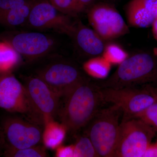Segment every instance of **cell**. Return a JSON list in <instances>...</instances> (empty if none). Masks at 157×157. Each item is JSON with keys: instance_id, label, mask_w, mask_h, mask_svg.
Wrapping results in <instances>:
<instances>
[{"instance_id": "1", "label": "cell", "mask_w": 157, "mask_h": 157, "mask_svg": "<svg viewBox=\"0 0 157 157\" xmlns=\"http://www.w3.org/2000/svg\"><path fill=\"white\" fill-rule=\"evenodd\" d=\"M104 103L100 87L87 77L61 97L58 117L70 135L83 128Z\"/></svg>"}, {"instance_id": "2", "label": "cell", "mask_w": 157, "mask_h": 157, "mask_svg": "<svg viewBox=\"0 0 157 157\" xmlns=\"http://www.w3.org/2000/svg\"><path fill=\"white\" fill-rule=\"evenodd\" d=\"M155 82H157V58L153 54L141 51L128 56L112 75L95 83L101 88L120 89Z\"/></svg>"}, {"instance_id": "3", "label": "cell", "mask_w": 157, "mask_h": 157, "mask_svg": "<svg viewBox=\"0 0 157 157\" xmlns=\"http://www.w3.org/2000/svg\"><path fill=\"white\" fill-rule=\"evenodd\" d=\"M123 115L121 107L112 104L100 108L83 128L98 157H113Z\"/></svg>"}, {"instance_id": "4", "label": "cell", "mask_w": 157, "mask_h": 157, "mask_svg": "<svg viewBox=\"0 0 157 157\" xmlns=\"http://www.w3.org/2000/svg\"><path fill=\"white\" fill-rule=\"evenodd\" d=\"M156 131L137 117L122 118L113 157H142Z\"/></svg>"}, {"instance_id": "5", "label": "cell", "mask_w": 157, "mask_h": 157, "mask_svg": "<svg viewBox=\"0 0 157 157\" xmlns=\"http://www.w3.org/2000/svg\"><path fill=\"white\" fill-rule=\"evenodd\" d=\"M0 109L45 124L29 98L24 85L10 73L0 76Z\"/></svg>"}, {"instance_id": "6", "label": "cell", "mask_w": 157, "mask_h": 157, "mask_svg": "<svg viewBox=\"0 0 157 157\" xmlns=\"http://www.w3.org/2000/svg\"><path fill=\"white\" fill-rule=\"evenodd\" d=\"M10 113L0 121L5 142L3 148L22 149L39 145L42 141V125L22 116Z\"/></svg>"}, {"instance_id": "7", "label": "cell", "mask_w": 157, "mask_h": 157, "mask_svg": "<svg viewBox=\"0 0 157 157\" xmlns=\"http://www.w3.org/2000/svg\"><path fill=\"white\" fill-rule=\"evenodd\" d=\"M148 86L100 88L104 103L119 106L123 112L122 118H128L134 117L157 101Z\"/></svg>"}, {"instance_id": "8", "label": "cell", "mask_w": 157, "mask_h": 157, "mask_svg": "<svg viewBox=\"0 0 157 157\" xmlns=\"http://www.w3.org/2000/svg\"><path fill=\"white\" fill-rule=\"evenodd\" d=\"M86 13L93 29L106 42L130 33L124 18L112 4L100 1L90 8Z\"/></svg>"}, {"instance_id": "9", "label": "cell", "mask_w": 157, "mask_h": 157, "mask_svg": "<svg viewBox=\"0 0 157 157\" xmlns=\"http://www.w3.org/2000/svg\"><path fill=\"white\" fill-rule=\"evenodd\" d=\"M73 18L58 11L48 0H36L33 4L27 21L34 28L52 29L71 37L76 23Z\"/></svg>"}, {"instance_id": "10", "label": "cell", "mask_w": 157, "mask_h": 157, "mask_svg": "<svg viewBox=\"0 0 157 157\" xmlns=\"http://www.w3.org/2000/svg\"><path fill=\"white\" fill-rule=\"evenodd\" d=\"M23 84L34 108L43 118L45 124L58 117L61 97L57 93L36 75L26 78Z\"/></svg>"}, {"instance_id": "11", "label": "cell", "mask_w": 157, "mask_h": 157, "mask_svg": "<svg viewBox=\"0 0 157 157\" xmlns=\"http://www.w3.org/2000/svg\"><path fill=\"white\" fill-rule=\"evenodd\" d=\"M36 74L60 97L86 77L77 65L69 61L52 63L37 71Z\"/></svg>"}, {"instance_id": "12", "label": "cell", "mask_w": 157, "mask_h": 157, "mask_svg": "<svg viewBox=\"0 0 157 157\" xmlns=\"http://www.w3.org/2000/svg\"><path fill=\"white\" fill-rule=\"evenodd\" d=\"M19 55L29 59L39 58L48 53L53 47L52 40L42 33H21L9 42Z\"/></svg>"}, {"instance_id": "13", "label": "cell", "mask_w": 157, "mask_h": 157, "mask_svg": "<svg viewBox=\"0 0 157 157\" xmlns=\"http://www.w3.org/2000/svg\"><path fill=\"white\" fill-rule=\"evenodd\" d=\"M70 37L79 51L90 59L102 56L107 43L93 29L84 25L80 20L76 21Z\"/></svg>"}, {"instance_id": "14", "label": "cell", "mask_w": 157, "mask_h": 157, "mask_svg": "<svg viewBox=\"0 0 157 157\" xmlns=\"http://www.w3.org/2000/svg\"><path fill=\"white\" fill-rule=\"evenodd\" d=\"M124 10L130 26L149 27L157 17V0H131Z\"/></svg>"}, {"instance_id": "15", "label": "cell", "mask_w": 157, "mask_h": 157, "mask_svg": "<svg viewBox=\"0 0 157 157\" xmlns=\"http://www.w3.org/2000/svg\"><path fill=\"white\" fill-rule=\"evenodd\" d=\"M66 133V129L61 124L54 120L49 121L45 124L42 141L46 147L56 148L63 142Z\"/></svg>"}, {"instance_id": "16", "label": "cell", "mask_w": 157, "mask_h": 157, "mask_svg": "<svg viewBox=\"0 0 157 157\" xmlns=\"http://www.w3.org/2000/svg\"><path fill=\"white\" fill-rule=\"evenodd\" d=\"M34 2L29 1L23 6L10 9L0 19V24L12 26L23 24L28 19Z\"/></svg>"}, {"instance_id": "17", "label": "cell", "mask_w": 157, "mask_h": 157, "mask_svg": "<svg viewBox=\"0 0 157 157\" xmlns=\"http://www.w3.org/2000/svg\"><path fill=\"white\" fill-rule=\"evenodd\" d=\"M19 60V54L9 42H0V73H9Z\"/></svg>"}, {"instance_id": "18", "label": "cell", "mask_w": 157, "mask_h": 157, "mask_svg": "<svg viewBox=\"0 0 157 157\" xmlns=\"http://www.w3.org/2000/svg\"><path fill=\"white\" fill-rule=\"evenodd\" d=\"M51 4L63 14L77 17L86 11L77 0H48Z\"/></svg>"}, {"instance_id": "19", "label": "cell", "mask_w": 157, "mask_h": 157, "mask_svg": "<svg viewBox=\"0 0 157 157\" xmlns=\"http://www.w3.org/2000/svg\"><path fill=\"white\" fill-rule=\"evenodd\" d=\"M108 62L102 56L90 59L85 63L83 68L92 76L102 77L107 74L109 69Z\"/></svg>"}, {"instance_id": "20", "label": "cell", "mask_w": 157, "mask_h": 157, "mask_svg": "<svg viewBox=\"0 0 157 157\" xmlns=\"http://www.w3.org/2000/svg\"><path fill=\"white\" fill-rule=\"evenodd\" d=\"M3 155L7 157H45L48 156L45 148L38 145L22 149L5 148Z\"/></svg>"}, {"instance_id": "21", "label": "cell", "mask_w": 157, "mask_h": 157, "mask_svg": "<svg viewBox=\"0 0 157 157\" xmlns=\"http://www.w3.org/2000/svg\"><path fill=\"white\" fill-rule=\"evenodd\" d=\"M102 56L108 62L120 64L128 56L127 52L122 46L111 41L106 43Z\"/></svg>"}, {"instance_id": "22", "label": "cell", "mask_w": 157, "mask_h": 157, "mask_svg": "<svg viewBox=\"0 0 157 157\" xmlns=\"http://www.w3.org/2000/svg\"><path fill=\"white\" fill-rule=\"evenodd\" d=\"M73 146V157H98L92 143L86 135L79 137Z\"/></svg>"}, {"instance_id": "23", "label": "cell", "mask_w": 157, "mask_h": 157, "mask_svg": "<svg viewBox=\"0 0 157 157\" xmlns=\"http://www.w3.org/2000/svg\"><path fill=\"white\" fill-rule=\"evenodd\" d=\"M134 117L144 121L157 132V101Z\"/></svg>"}, {"instance_id": "24", "label": "cell", "mask_w": 157, "mask_h": 157, "mask_svg": "<svg viewBox=\"0 0 157 157\" xmlns=\"http://www.w3.org/2000/svg\"><path fill=\"white\" fill-rule=\"evenodd\" d=\"M74 155L73 145L67 147H58L56 153V156L58 157H73Z\"/></svg>"}, {"instance_id": "25", "label": "cell", "mask_w": 157, "mask_h": 157, "mask_svg": "<svg viewBox=\"0 0 157 157\" xmlns=\"http://www.w3.org/2000/svg\"><path fill=\"white\" fill-rule=\"evenodd\" d=\"M9 0H0V19L10 10Z\"/></svg>"}, {"instance_id": "26", "label": "cell", "mask_w": 157, "mask_h": 157, "mask_svg": "<svg viewBox=\"0 0 157 157\" xmlns=\"http://www.w3.org/2000/svg\"><path fill=\"white\" fill-rule=\"evenodd\" d=\"M86 11V13L89 9L91 8L96 3L100 2V0H77Z\"/></svg>"}, {"instance_id": "27", "label": "cell", "mask_w": 157, "mask_h": 157, "mask_svg": "<svg viewBox=\"0 0 157 157\" xmlns=\"http://www.w3.org/2000/svg\"><path fill=\"white\" fill-rule=\"evenodd\" d=\"M143 157H157V142L154 144H151L149 145Z\"/></svg>"}, {"instance_id": "28", "label": "cell", "mask_w": 157, "mask_h": 157, "mask_svg": "<svg viewBox=\"0 0 157 157\" xmlns=\"http://www.w3.org/2000/svg\"><path fill=\"white\" fill-rule=\"evenodd\" d=\"M151 26L153 35L155 39L157 41V17L153 22Z\"/></svg>"}, {"instance_id": "29", "label": "cell", "mask_w": 157, "mask_h": 157, "mask_svg": "<svg viewBox=\"0 0 157 157\" xmlns=\"http://www.w3.org/2000/svg\"><path fill=\"white\" fill-rule=\"evenodd\" d=\"M4 144H5V142H4L2 133V130L0 128V151L4 147Z\"/></svg>"}, {"instance_id": "30", "label": "cell", "mask_w": 157, "mask_h": 157, "mask_svg": "<svg viewBox=\"0 0 157 157\" xmlns=\"http://www.w3.org/2000/svg\"><path fill=\"white\" fill-rule=\"evenodd\" d=\"M149 88L157 99V87L149 85Z\"/></svg>"}, {"instance_id": "31", "label": "cell", "mask_w": 157, "mask_h": 157, "mask_svg": "<svg viewBox=\"0 0 157 157\" xmlns=\"http://www.w3.org/2000/svg\"><path fill=\"white\" fill-rule=\"evenodd\" d=\"M27 1H32V2H33V1H36V0H26Z\"/></svg>"}]
</instances>
